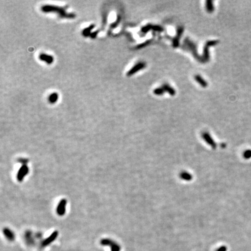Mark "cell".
Instances as JSON below:
<instances>
[{"label": "cell", "instance_id": "1", "mask_svg": "<svg viewBox=\"0 0 251 251\" xmlns=\"http://www.w3.org/2000/svg\"><path fill=\"white\" fill-rule=\"evenodd\" d=\"M42 11L44 12H56L58 14V15L61 18H65L68 19H72L75 18V14L73 13H69L66 11L65 9L62 7L55 6V5H46L42 7Z\"/></svg>", "mask_w": 251, "mask_h": 251}, {"label": "cell", "instance_id": "2", "mask_svg": "<svg viewBox=\"0 0 251 251\" xmlns=\"http://www.w3.org/2000/svg\"><path fill=\"white\" fill-rule=\"evenodd\" d=\"M29 169L26 165H22V166L20 167L17 173L16 178L18 181L19 182H22L23 179H25V176L29 173Z\"/></svg>", "mask_w": 251, "mask_h": 251}, {"label": "cell", "instance_id": "3", "mask_svg": "<svg viewBox=\"0 0 251 251\" xmlns=\"http://www.w3.org/2000/svg\"><path fill=\"white\" fill-rule=\"evenodd\" d=\"M67 204V200L66 199H61L58 204V205L57 208V213L58 215L62 216L66 213V207Z\"/></svg>", "mask_w": 251, "mask_h": 251}, {"label": "cell", "instance_id": "4", "mask_svg": "<svg viewBox=\"0 0 251 251\" xmlns=\"http://www.w3.org/2000/svg\"><path fill=\"white\" fill-rule=\"evenodd\" d=\"M146 66V64L145 62H139L136 65H134L132 68L127 73V76H131L133 75L134 73H137L138 72L139 70H140L141 69L144 68Z\"/></svg>", "mask_w": 251, "mask_h": 251}, {"label": "cell", "instance_id": "5", "mask_svg": "<svg viewBox=\"0 0 251 251\" xmlns=\"http://www.w3.org/2000/svg\"><path fill=\"white\" fill-rule=\"evenodd\" d=\"M39 58L41 61L45 62L47 64H51L53 63V57L52 55L46 53H41L39 56Z\"/></svg>", "mask_w": 251, "mask_h": 251}, {"label": "cell", "instance_id": "6", "mask_svg": "<svg viewBox=\"0 0 251 251\" xmlns=\"http://www.w3.org/2000/svg\"><path fill=\"white\" fill-rule=\"evenodd\" d=\"M183 31V28L182 27H179L177 30V36H176L174 40H173V46L174 47H177L179 46V38L182 35Z\"/></svg>", "mask_w": 251, "mask_h": 251}, {"label": "cell", "instance_id": "7", "mask_svg": "<svg viewBox=\"0 0 251 251\" xmlns=\"http://www.w3.org/2000/svg\"><path fill=\"white\" fill-rule=\"evenodd\" d=\"M194 78H195V80L198 82V83L202 87H206L208 86V83L201 76L197 75L195 76Z\"/></svg>", "mask_w": 251, "mask_h": 251}, {"label": "cell", "instance_id": "8", "mask_svg": "<svg viewBox=\"0 0 251 251\" xmlns=\"http://www.w3.org/2000/svg\"><path fill=\"white\" fill-rule=\"evenodd\" d=\"M162 88L165 90V92H169V94L170 95H175L176 94V91L173 88L170 87L169 84H165L164 86H162Z\"/></svg>", "mask_w": 251, "mask_h": 251}, {"label": "cell", "instance_id": "9", "mask_svg": "<svg viewBox=\"0 0 251 251\" xmlns=\"http://www.w3.org/2000/svg\"><path fill=\"white\" fill-rule=\"evenodd\" d=\"M206 11L209 13H212L214 11L213 2L210 0H208L206 2Z\"/></svg>", "mask_w": 251, "mask_h": 251}, {"label": "cell", "instance_id": "10", "mask_svg": "<svg viewBox=\"0 0 251 251\" xmlns=\"http://www.w3.org/2000/svg\"><path fill=\"white\" fill-rule=\"evenodd\" d=\"M94 25H91L89 27H87V28H86L85 29H84L83 31H82V34L85 37H87L88 36L91 35V31L94 29Z\"/></svg>", "mask_w": 251, "mask_h": 251}, {"label": "cell", "instance_id": "11", "mask_svg": "<svg viewBox=\"0 0 251 251\" xmlns=\"http://www.w3.org/2000/svg\"><path fill=\"white\" fill-rule=\"evenodd\" d=\"M58 99V94L57 92H53L49 96L48 101L51 103H55Z\"/></svg>", "mask_w": 251, "mask_h": 251}, {"label": "cell", "instance_id": "12", "mask_svg": "<svg viewBox=\"0 0 251 251\" xmlns=\"http://www.w3.org/2000/svg\"><path fill=\"white\" fill-rule=\"evenodd\" d=\"M4 234L6 236V237L8 238V239L13 240L14 238V234H13V232H12L9 229H8L7 228H4Z\"/></svg>", "mask_w": 251, "mask_h": 251}, {"label": "cell", "instance_id": "13", "mask_svg": "<svg viewBox=\"0 0 251 251\" xmlns=\"http://www.w3.org/2000/svg\"><path fill=\"white\" fill-rule=\"evenodd\" d=\"M58 236V231H54V232L50 236V237L48 238H47V240L44 241V243L47 245V244H48V243H51L53 241L55 240L57 237Z\"/></svg>", "mask_w": 251, "mask_h": 251}, {"label": "cell", "instance_id": "14", "mask_svg": "<svg viewBox=\"0 0 251 251\" xmlns=\"http://www.w3.org/2000/svg\"><path fill=\"white\" fill-rule=\"evenodd\" d=\"M165 92V90H164V88L162 87L157 88L156 89H155L154 91H153L154 94H155V95H163Z\"/></svg>", "mask_w": 251, "mask_h": 251}, {"label": "cell", "instance_id": "15", "mask_svg": "<svg viewBox=\"0 0 251 251\" xmlns=\"http://www.w3.org/2000/svg\"><path fill=\"white\" fill-rule=\"evenodd\" d=\"M152 26L151 25H147L146 26L143 27L142 28V29H141V31H142V32H143V33H147V32H148V31L151 30V29H152Z\"/></svg>", "mask_w": 251, "mask_h": 251}, {"label": "cell", "instance_id": "16", "mask_svg": "<svg viewBox=\"0 0 251 251\" xmlns=\"http://www.w3.org/2000/svg\"><path fill=\"white\" fill-rule=\"evenodd\" d=\"M244 157L246 159H250L251 158V150H247V151L244 153Z\"/></svg>", "mask_w": 251, "mask_h": 251}, {"label": "cell", "instance_id": "17", "mask_svg": "<svg viewBox=\"0 0 251 251\" xmlns=\"http://www.w3.org/2000/svg\"><path fill=\"white\" fill-rule=\"evenodd\" d=\"M152 29L153 31H163L162 27L159 26H152Z\"/></svg>", "mask_w": 251, "mask_h": 251}, {"label": "cell", "instance_id": "18", "mask_svg": "<svg viewBox=\"0 0 251 251\" xmlns=\"http://www.w3.org/2000/svg\"><path fill=\"white\" fill-rule=\"evenodd\" d=\"M28 161L29 160L26 159H23V158H21V159L18 160V162H19L20 164H23V165H26Z\"/></svg>", "mask_w": 251, "mask_h": 251}, {"label": "cell", "instance_id": "19", "mask_svg": "<svg viewBox=\"0 0 251 251\" xmlns=\"http://www.w3.org/2000/svg\"><path fill=\"white\" fill-rule=\"evenodd\" d=\"M149 43V42H145V43H143V44H141V45L138 46V48H142V47H144V46H147V44H148Z\"/></svg>", "mask_w": 251, "mask_h": 251}, {"label": "cell", "instance_id": "20", "mask_svg": "<svg viewBox=\"0 0 251 251\" xmlns=\"http://www.w3.org/2000/svg\"><path fill=\"white\" fill-rule=\"evenodd\" d=\"M97 34V31H96V32H94V33H92L91 34V36L92 37V38H95V37H96V35Z\"/></svg>", "mask_w": 251, "mask_h": 251}]
</instances>
